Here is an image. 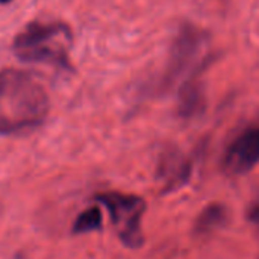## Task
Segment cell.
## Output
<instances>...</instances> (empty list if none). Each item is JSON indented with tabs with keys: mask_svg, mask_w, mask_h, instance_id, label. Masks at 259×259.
Returning a JSON list of instances; mask_svg holds the SVG:
<instances>
[{
	"mask_svg": "<svg viewBox=\"0 0 259 259\" xmlns=\"http://www.w3.org/2000/svg\"><path fill=\"white\" fill-rule=\"evenodd\" d=\"M49 114L44 87L27 71H0V135H12L38 127Z\"/></svg>",
	"mask_w": 259,
	"mask_h": 259,
	"instance_id": "6da1fadb",
	"label": "cell"
},
{
	"mask_svg": "<svg viewBox=\"0 0 259 259\" xmlns=\"http://www.w3.org/2000/svg\"><path fill=\"white\" fill-rule=\"evenodd\" d=\"M71 29L65 23H30L14 39V53L24 62L70 68Z\"/></svg>",
	"mask_w": 259,
	"mask_h": 259,
	"instance_id": "7a4b0ae2",
	"label": "cell"
},
{
	"mask_svg": "<svg viewBox=\"0 0 259 259\" xmlns=\"http://www.w3.org/2000/svg\"><path fill=\"white\" fill-rule=\"evenodd\" d=\"M208 41V33L191 23H185L179 27L170 47L167 67L156 85L161 93L168 91L179 80H187L197 74L208 61V56H205Z\"/></svg>",
	"mask_w": 259,
	"mask_h": 259,
	"instance_id": "3957f363",
	"label": "cell"
},
{
	"mask_svg": "<svg viewBox=\"0 0 259 259\" xmlns=\"http://www.w3.org/2000/svg\"><path fill=\"white\" fill-rule=\"evenodd\" d=\"M94 200L105 205L117 237L126 247L140 249L144 244L141 223L147 205L143 197L120 191H105L96 194Z\"/></svg>",
	"mask_w": 259,
	"mask_h": 259,
	"instance_id": "277c9868",
	"label": "cell"
},
{
	"mask_svg": "<svg viewBox=\"0 0 259 259\" xmlns=\"http://www.w3.org/2000/svg\"><path fill=\"white\" fill-rule=\"evenodd\" d=\"M259 164V124L243 131L228 146L223 167L229 175H244Z\"/></svg>",
	"mask_w": 259,
	"mask_h": 259,
	"instance_id": "5b68a950",
	"label": "cell"
},
{
	"mask_svg": "<svg viewBox=\"0 0 259 259\" xmlns=\"http://www.w3.org/2000/svg\"><path fill=\"white\" fill-rule=\"evenodd\" d=\"M193 165L178 149H167L161 153L156 176L164 194L175 193L190 182Z\"/></svg>",
	"mask_w": 259,
	"mask_h": 259,
	"instance_id": "8992f818",
	"label": "cell"
},
{
	"mask_svg": "<svg viewBox=\"0 0 259 259\" xmlns=\"http://www.w3.org/2000/svg\"><path fill=\"white\" fill-rule=\"evenodd\" d=\"M206 106V97L202 82L193 76L188 77L179 88L178 94V115L190 120L203 112Z\"/></svg>",
	"mask_w": 259,
	"mask_h": 259,
	"instance_id": "52a82bcc",
	"label": "cell"
},
{
	"mask_svg": "<svg viewBox=\"0 0 259 259\" xmlns=\"http://www.w3.org/2000/svg\"><path fill=\"white\" fill-rule=\"evenodd\" d=\"M229 222V211L223 203L212 202L206 205L194 222V234L199 237L211 235L226 226Z\"/></svg>",
	"mask_w": 259,
	"mask_h": 259,
	"instance_id": "ba28073f",
	"label": "cell"
},
{
	"mask_svg": "<svg viewBox=\"0 0 259 259\" xmlns=\"http://www.w3.org/2000/svg\"><path fill=\"white\" fill-rule=\"evenodd\" d=\"M102 223H103L102 211L97 206H91V208H87L83 212H80L77 215V219L73 223L71 232L74 235H80V234H88V232L100 231L102 229Z\"/></svg>",
	"mask_w": 259,
	"mask_h": 259,
	"instance_id": "9c48e42d",
	"label": "cell"
},
{
	"mask_svg": "<svg viewBox=\"0 0 259 259\" xmlns=\"http://www.w3.org/2000/svg\"><path fill=\"white\" fill-rule=\"evenodd\" d=\"M246 217H247V220H249L252 225H255V226L259 229V203L252 205V206L247 209Z\"/></svg>",
	"mask_w": 259,
	"mask_h": 259,
	"instance_id": "30bf717a",
	"label": "cell"
},
{
	"mask_svg": "<svg viewBox=\"0 0 259 259\" xmlns=\"http://www.w3.org/2000/svg\"><path fill=\"white\" fill-rule=\"evenodd\" d=\"M11 0H0V5H5V3H9Z\"/></svg>",
	"mask_w": 259,
	"mask_h": 259,
	"instance_id": "8fae6325",
	"label": "cell"
}]
</instances>
